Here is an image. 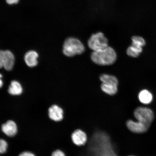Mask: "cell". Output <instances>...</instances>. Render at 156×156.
<instances>
[{"label":"cell","mask_w":156,"mask_h":156,"mask_svg":"<svg viewBox=\"0 0 156 156\" xmlns=\"http://www.w3.org/2000/svg\"><path fill=\"white\" fill-rule=\"evenodd\" d=\"M117 55L114 49L110 47L98 51H93L91 58L95 64L99 65H110L116 61Z\"/></svg>","instance_id":"6da1fadb"},{"label":"cell","mask_w":156,"mask_h":156,"mask_svg":"<svg viewBox=\"0 0 156 156\" xmlns=\"http://www.w3.org/2000/svg\"><path fill=\"white\" fill-rule=\"evenodd\" d=\"M85 50V47L82 43L77 38H68L64 43L63 52L68 57L82 54Z\"/></svg>","instance_id":"7a4b0ae2"},{"label":"cell","mask_w":156,"mask_h":156,"mask_svg":"<svg viewBox=\"0 0 156 156\" xmlns=\"http://www.w3.org/2000/svg\"><path fill=\"white\" fill-rule=\"evenodd\" d=\"M89 48L93 51L103 49L108 46V41L102 32L93 34L88 41Z\"/></svg>","instance_id":"3957f363"},{"label":"cell","mask_w":156,"mask_h":156,"mask_svg":"<svg viewBox=\"0 0 156 156\" xmlns=\"http://www.w3.org/2000/svg\"><path fill=\"white\" fill-rule=\"evenodd\" d=\"M133 115L136 120L151 126L154 119L151 109L147 107H138L134 109Z\"/></svg>","instance_id":"277c9868"},{"label":"cell","mask_w":156,"mask_h":156,"mask_svg":"<svg viewBox=\"0 0 156 156\" xmlns=\"http://www.w3.org/2000/svg\"><path fill=\"white\" fill-rule=\"evenodd\" d=\"M15 56L9 50H0V68H4L7 71H10L14 66Z\"/></svg>","instance_id":"5b68a950"},{"label":"cell","mask_w":156,"mask_h":156,"mask_svg":"<svg viewBox=\"0 0 156 156\" xmlns=\"http://www.w3.org/2000/svg\"><path fill=\"white\" fill-rule=\"evenodd\" d=\"M126 125L130 132L136 134H142L147 132L151 126L133 119H129L127 121Z\"/></svg>","instance_id":"8992f818"},{"label":"cell","mask_w":156,"mask_h":156,"mask_svg":"<svg viewBox=\"0 0 156 156\" xmlns=\"http://www.w3.org/2000/svg\"><path fill=\"white\" fill-rule=\"evenodd\" d=\"M49 117L52 120L56 122L62 121L64 116V111L62 107L54 105L48 110Z\"/></svg>","instance_id":"52a82bcc"},{"label":"cell","mask_w":156,"mask_h":156,"mask_svg":"<svg viewBox=\"0 0 156 156\" xmlns=\"http://www.w3.org/2000/svg\"><path fill=\"white\" fill-rule=\"evenodd\" d=\"M71 138L73 143L78 146L84 145L87 140V134L80 129L75 130L72 134Z\"/></svg>","instance_id":"ba28073f"},{"label":"cell","mask_w":156,"mask_h":156,"mask_svg":"<svg viewBox=\"0 0 156 156\" xmlns=\"http://www.w3.org/2000/svg\"><path fill=\"white\" fill-rule=\"evenodd\" d=\"M2 130L5 135L9 136H12L17 133V126L15 122L9 120L2 125Z\"/></svg>","instance_id":"9c48e42d"},{"label":"cell","mask_w":156,"mask_h":156,"mask_svg":"<svg viewBox=\"0 0 156 156\" xmlns=\"http://www.w3.org/2000/svg\"><path fill=\"white\" fill-rule=\"evenodd\" d=\"M38 54L35 51L31 50L27 52L24 56V60L29 67H34L37 65Z\"/></svg>","instance_id":"30bf717a"},{"label":"cell","mask_w":156,"mask_h":156,"mask_svg":"<svg viewBox=\"0 0 156 156\" xmlns=\"http://www.w3.org/2000/svg\"><path fill=\"white\" fill-rule=\"evenodd\" d=\"M118 85L111 83H102L101 85V90L106 94L113 96L118 92Z\"/></svg>","instance_id":"8fae6325"},{"label":"cell","mask_w":156,"mask_h":156,"mask_svg":"<svg viewBox=\"0 0 156 156\" xmlns=\"http://www.w3.org/2000/svg\"><path fill=\"white\" fill-rule=\"evenodd\" d=\"M138 98L140 102L145 105L150 104L153 100V95L146 89L140 91L138 95Z\"/></svg>","instance_id":"7c38bea8"},{"label":"cell","mask_w":156,"mask_h":156,"mask_svg":"<svg viewBox=\"0 0 156 156\" xmlns=\"http://www.w3.org/2000/svg\"><path fill=\"white\" fill-rule=\"evenodd\" d=\"M23 89L21 84L16 81H12L8 89L9 93L13 95H20L22 93Z\"/></svg>","instance_id":"4fadbf2b"},{"label":"cell","mask_w":156,"mask_h":156,"mask_svg":"<svg viewBox=\"0 0 156 156\" xmlns=\"http://www.w3.org/2000/svg\"><path fill=\"white\" fill-rule=\"evenodd\" d=\"M142 51V48L132 45L129 47L127 50V54L130 57L136 58L139 56Z\"/></svg>","instance_id":"5bb4252c"},{"label":"cell","mask_w":156,"mask_h":156,"mask_svg":"<svg viewBox=\"0 0 156 156\" xmlns=\"http://www.w3.org/2000/svg\"><path fill=\"white\" fill-rule=\"evenodd\" d=\"M102 83H111L118 85V81L117 78L114 76L103 74L100 77Z\"/></svg>","instance_id":"9a60e30c"},{"label":"cell","mask_w":156,"mask_h":156,"mask_svg":"<svg viewBox=\"0 0 156 156\" xmlns=\"http://www.w3.org/2000/svg\"><path fill=\"white\" fill-rule=\"evenodd\" d=\"M132 45L138 47L142 48L145 46L146 42L145 40L141 37L134 36L132 38Z\"/></svg>","instance_id":"2e32d148"},{"label":"cell","mask_w":156,"mask_h":156,"mask_svg":"<svg viewBox=\"0 0 156 156\" xmlns=\"http://www.w3.org/2000/svg\"><path fill=\"white\" fill-rule=\"evenodd\" d=\"M8 144L6 141L3 139H0V154L5 153L7 151Z\"/></svg>","instance_id":"e0dca14e"},{"label":"cell","mask_w":156,"mask_h":156,"mask_svg":"<svg viewBox=\"0 0 156 156\" xmlns=\"http://www.w3.org/2000/svg\"><path fill=\"white\" fill-rule=\"evenodd\" d=\"M51 156H67L64 152L60 149H57L53 151Z\"/></svg>","instance_id":"ac0fdd59"},{"label":"cell","mask_w":156,"mask_h":156,"mask_svg":"<svg viewBox=\"0 0 156 156\" xmlns=\"http://www.w3.org/2000/svg\"><path fill=\"white\" fill-rule=\"evenodd\" d=\"M19 156H35V155L31 152L25 151L23 152L19 155Z\"/></svg>","instance_id":"d6986e66"},{"label":"cell","mask_w":156,"mask_h":156,"mask_svg":"<svg viewBox=\"0 0 156 156\" xmlns=\"http://www.w3.org/2000/svg\"><path fill=\"white\" fill-rule=\"evenodd\" d=\"M19 0H6L7 2L9 5H13L18 2Z\"/></svg>","instance_id":"ffe728a7"},{"label":"cell","mask_w":156,"mask_h":156,"mask_svg":"<svg viewBox=\"0 0 156 156\" xmlns=\"http://www.w3.org/2000/svg\"><path fill=\"white\" fill-rule=\"evenodd\" d=\"M2 75L0 73V88L2 87L3 85V81L2 80Z\"/></svg>","instance_id":"44dd1931"},{"label":"cell","mask_w":156,"mask_h":156,"mask_svg":"<svg viewBox=\"0 0 156 156\" xmlns=\"http://www.w3.org/2000/svg\"><path fill=\"white\" fill-rule=\"evenodd\" d=\"M134 156V155H128V156Z\"/></svg>","instance_id":"7402d4cb"}]
</instances>
